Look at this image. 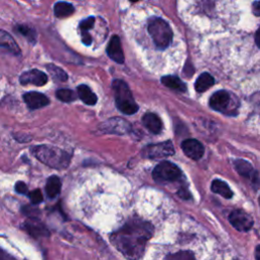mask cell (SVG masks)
<instances>
[{
    "instance_id": "6da1fadb",
    "label": "cell",
    "mask_w": 260,
    "mask_h": 260,
    "mask_svg": "<svg viewBox=\"0 0 260 260\" xmlns=\"http://www.w3.org/2000/svg\"><path fill=\"white\" fill-rule=\"evenodd\" d=\"M152 229L147 223L134 221L126 224L112 235L115 247L126 257L137 259L143 255L145 244L151 237Z\"/></svg>"
},
{
    "instance_id": "7a4b0ae2",
    "label": "cell",
    "mask_w": 260,
    "mask_h": 260,
    "mask_svg": "<svg viewBox=\"0 0 260 260\" xmlns=\"http://www.w3.org/2000/svg\"><path fill=\"white\" fill-rule=\"evenodd\" d=\"M32 151L39 161L51 168L64 169L70 163V154L54 146L39 145L34 147Z\"/></svg>"
},
{
    "instance_id": "3957f363",
    "label": "cell",
    "mask_w": 260,
    "mask_h": 260,
    "mask_svg": "<svg viewBox=\"0 0 260 260\" xmlns=\"http://www.w3.org/2000/svg\"><path fill=\"white\" fill-rule=\"evenodd\" d=\"M112 87L114 90L117 108L126 115L135 114L138 111V106L128 85L121 80H116L113 82Z\"/></svg>"
},
{
    "instance_id": "277c9868",
    "label": "cell",
    "mask_w": 260,
    "mask_h": 260,
    "mask_svg": "<svg viewBox=\"0 0 260 260\" xmlns=\"http://www.w3.org/2000/svg\"><path fill=\"white\" fill-rule=\"evenodd\" d=\"M147 32L154 45L159 49H166L172 41L173 32L170 24L163 18L152 17L148 20Z\"/></svg>"
},
{
    "instance_id": "5b68a950",
    "label": "cell",
    "mask_w": 260,
    "mask_h": 260,
    "mask_svg": "<svg viewBox=\"0 0 260 260\" xmlns=\"http://www.w3.org/2000/svg\"><path fill=\"white\" fill-rule=\"evenodd\" d=\"M180 169L171 162H162L152 171V177L158 182L175 181L180 177Z\"/></svg>"
},
{
    "instance_id": "8992f818",
    "label": "cell",
    "mask_w": 260,
    "mask_h": 260,
    "mask_svg": "<svg viewBox=\"0 0 260 260\" xmlns=\"http://www.w3.org/2000/svg\"><path fill=\"white\" fill-rule=\"evenodd\" d=\"M175 152L173 143L171 141H164L160 143L149 144L142 149V157L146 159H163L173 155Z\"/></svg>"
},
{
    "instance_id": "52a82bcc",
    "label": "cell",
    "mask_w": 260,
    "mask_h": 260,
    "mask_svg": "<svg viewBox=\"0 0 260 260\" xmlns=\"http://www.w3.org/2000/svg\"><path fill=\"white\" fill-rule=\"evenodd\" d=\"M232 98L230 93L227 91H219L215 93L210 99V106L215 111L221 113H230L231 112Z\"/></svg>"
},
{
    "instance_id": "ba28073f",
    "label": "cell",
    "mask_w": 260,
    "mask_h": 260,
    "mask_svg": "<svg viewBox=\"0 0 260 260\" xmlns=\"http://www.w3.org/2000/svg\"><path fill=\"white\" fill-rule=\"evenodd\" d=\"M229 219H230V223L232 224V226L240 232H247L253 226L252 218L248 214H246L245 212L240 211V210L234 211L230 215Z\"/></svg>"
},
{
    "instance_id": "9c48e42d",
    "label": "cell",
    "mask_w": 260,
    "mask_h": 260,
    "mask_svg": "<svg viewBox=\"0 0 260 260\" xmlns=\"http://www.w3.org/2000/svg\"><path fill=\"white\" fill-rule=\"evenodd\" d=\"M19 82L21 85H34L37 87H42L47 84L48 76L41 70L33 69L23 72L19 77Z\"/></svg>"
},
{
    "instance_id": "30bf717a",
    "label": "cell",
    "mask_w": 260,
    "mask_h": 260,
    "mask_svg": "<svg viewBox=\"0 0 260 260\" xmlns=\"http://www.w3.org/2000/svg\"><path fill=\"white\" fill-rule=\"evenodd\" d=\"M182 149L193 161H198L203 157L204 147L196 139H186L182 142Z\"/></svg>"
},
{
    "instance_id": "8fae6325",
    "label": "cell",
    "mask_w": 260,
    "mask_h": 260,
    "mask_svg": "<svg viewBox=\"0 0 260 260\" xmlns=\"http://www.w3.org/2000/svg\"><path fill=\"white\" fill-rule=\"evenodd\" d=\"M23 101L28 107L33 110L43 108L49 104V99L45 95L37 92H30L23 95Z\"/></svg>"
},
{
    "instance_id": "7c38bea8",
    "label": "cell",
    "mask_w": 260,
    "mask_h": 260,
    "mask_svg": "<svg viewBox=\"0 0 260 260\" xmlns=\"http://www.w3.org/2000/svg\"><path fill=\"white\" fill-rule=\"evenodd\" d=\"M108 56L115 62L122 64L124 62V54L121 48V42L118 36H113L107 48Z\"/></svg>"
},
{
    "instance_id": "4fadbf2b",
    "label": "cell",
    "mask_w": 260,
    "mask_h": 260,
    "mask_svg": "<svg viewBox=\"0 0 260 260\" xmlns=\"http://www.w3.org/2000/svg\"><path fill=\"white\" fill-rule=\"evenodd\" d=\"M130 126L129 124L122 119H111L107 122L104 123V131L110 132V133H125L129 130Z\"/></svg>"
},
{
    "instance_id": "5bb4252c",
    "label": "cell",
    "mask_w": 260,
    "mask_h": 260,
    "mask_svg": "<svg viewBox=\"0 0 260 260\" xmlns=\"http://www.w3.org/2000/svg\"><path fill=\"white\" fill-rule=\"evenodd\" d=\"M143 125L149 130L151 133L159 134L162 131L163 123L161 118L154 113H147L142 117Z\"/></svg>"
},
{
    "instance_id": "9a60e30c",
    "label": "cell",
    "mask_w": 260,
    "mask_h": 260,
    "mask_svg": "<svg viewBox=\"0 0 260 260\" xmlns=\"http://www.w3.org/2000/svg\"><path fill=\"white\" fill-rule=\"evenodd\" d=\"M235 168L241 176L250 178L252 181L256 182V184H258V173L254 171L252 165L249 162L244 160H237L235 162Z\"/></svg>"
},
{
    "instance_id": "2e32d148",
    "label": "cell",
    "mask_w": 260,
    "mask_h": 260,
    "mask_svg": "<svg viewBox=\"0 0 260 260\" xmlns=\"http://www.w3.org/2000/svg\"><path fill=\"white\" fill-rule=\"evenodd\" d=\"M0 47L7 49L10 53L14 55L20 54V49L14 39L5 31L0 30Z\"/></svg>"
},
{
    "instance_id": "e0dca14e",
    "label": "cell",
    "mask_w": 260,
    "mask_h": 260,
    "mask_svg": "<svg viewBox=\"0 0 260 260\" xmlns=\"http://www.w3.org/2000/svg\"><path fill=\"white\" fill-rule=\"evenodd\" d=\"M21 227L24 231H27L33 237H45V236L49 235V232L46 229V227L40 223L27 222V223H24Z\"/></svg>"
},
{
    "instance_id": "ac0fdd59",
    "label": "cell",
    "mask_w": 260,
    "mask_h": 260,
    "mask_svg": "<svg viewBox=\"0 0 260 260\" xmlns=\"http://www.w3.org/2000/svg\"><path fill=\"white\" fill-rule=\"evenodd\" d=\"M77 94H79L80 99L85 104H87V105L94 106L97 104L98 98L95 95V93L88 86H86V85L79 86V88H77Z\"/></svg>"
},
{
    "instance_id": "d6986e66",
    "label": "cell",
    "mask_w": 260,
    "mask_h": 260,
    "mask_svg": "<svg viewBox=\"0 0 260 260\" xmlns=\"http://www.w3.org/2000/svg\"><path fill=\"white\" fill-rule=\"evenodd\" d=\"M162 84L167 88L178 92H185L187 90L186 85L177 76H172V75L164 76L162 77Z\"/></svg>"
},
{
    "instance_id": "ffe728a7",
    "label": "cell",
    "mask_w": 260,
    "mask_h": 260,
    "mask_svg": "<svg viewBox=\"0 0 260 260\" xmlns=\"http://www.w3.org/2000/svg\"><path fill=\"white\" fill-rule=\"evenodd\" d=\"M61 190V181L57 176H52L48 179L46 183V193L48 197H56Z\"/></svg>"
},
{
    "instance_id": "44dd1931",
    "label": "cell",
    "mask_w": 260,
    "mask_h": 260,
    "mask_svg": "<svg viewBox=\"0 0 260 260\" xmlns=\"http://www.w3.org/2000/svg\"><path fill=\"white\" fill-rule=\"evenodd\" d=\"M215 84V79L210 73H202L199 75L195 83V90L198 93H203L206 90H209L211 87H213Z\"/></svg>"
},
{
    "instance_id": "7402d4cb",
    "label": "cell",
    "mask_w": 260,
    "mask_h": 260,
    "mask_svg": "<svg viewBox=\"0 0 260 260\" xmlns=\"http://www.w3.org/2000/svg\"><path fill=\"white\" fill-rule=\"evenodd\" d=\"M212 190H213V192L220 194L221 196H223L225 198H232V196H233V191L231 190L229 185L226 183V182H224L220 179H216L213 181Z\"/></svg>"
},
{
    "instance_id": "603a6c76",
    "label": "cell",
    "mask_w": 260,
    "mask_h": 260,
    "mask_svg": "<svg viewBox=\"0 0 260 260\" xmlns=\"http://www.w3.org/2000/svg\"><path fill=\"white\" fill-rule=\"evenodd\" d=\"M74 8L70 3L58 2L54 6V12L57 17H66L73 13Z\"/></svg>"
},
{
    "instance_id": "cb8c5ba5",
    "label": "cell",
    "mask_w": 260,
    "mask_h": 260,
    "mask_svg": "<svg viewBox=\"0 0 260 260\" xmlns=\"http://www.w3.org/2000/svg\"><path fill=\"white\" fill-rule=\"evenodd\" d=\"M47 70L49 71V73L52 75V77H53L55 81L66 82L68 79L67 73L63 69H61L60 67H57L54 64H48Z\"/></svg>"
},
{
    "instance_id": "d4e9b609",
    "label": "cell",
    "mask_w": 260,
    "mask_h": 260,
    "mask_svg": "<svg viewBox=\"0 0 260 260\" xmlns=\"http://www.w3.org/2000/svg\"><path fill=\"white\" fill-rule=\"evenodd\" d=\"M56 97L65 103H70L75 100V94L69 89H61L56 92Z\"/></svg>"
},
{
    "instance_id": "484cf974",
    "label": "cell",
    "mask_w": 260,
    "mask_h": 260,
    "mask_svg": "<svg viewBox=\"0 0 260 260\" xmlns=\"http://www.w3.org/2000/svg\"><path fill=\"white\" fill-rule=\"evenodd\" d=\"M17 31H18L21 35H23L25 38H27L30 42H32V43H35V42H36L37 35H36V32H35L33 29L27 27V25H18V27H17Z\"/></svg>"
},
{
    "instance_id": "4316f807",
    "label": "cell",
    "mask_w": 260,
    "mask_h": 260,
    "mask_svg": "<svg viewBox=\"0 0 260 260\" xmlns=\"http://www.w3.org/2000/svg\"><path fill=\"white\" fill-rule=\"evenodd\" d=\"M22 213L32 220H36L38 218V216L40 215L39 210L35 209V207H33V206H24L22 209Z\"/></svg>"
},
{
    "instance_id": "83f0119b",
    "label": "cell",
    "mask_w": 260,
    "mask_h": 260,
    "mask_svg": "<svg viewBox=\"0 0 260 260\" xmlns=\"http://www.w3.org/2000/svg\"><path fill=\"white\" fill-rule=\"evenodd\" d=\"M94 23H95V17H89L85 20H83L80 24V28L82 30V32H89L93 27H94Z\"/></svg>"
},
{
    "instance_id": "f1b7e54d",
    "label": "cell",
    "mask_w": 260,
    "mask_h": 260,
    "mask_svg": "<svg viewBox=\"0 0 260 260\" xmlns=\"http://www.w3.org/2000/svg\"><path fill=\"white\" fill-rule=\"evenodd\" d=\"M29 196H30V199L33 204H38L43 201V194H42L41 190H39V189H36V190H33L32 192H30Z\"/></svg>"
},
{
    "instance_id": "f546056e",
    "label": "cell",
    "mask_w": 260,
    "mask_h": 260,
    "mask_svg": "<svg viewBox=\"0 0 260 260\" xmlns=\"http://www.w3.org/2000/svg\"><path fill=\"white\" fill-rule=\"evenodd\" d=\"M15 190H16L17 193L25 194V193L28 192V187H27V185H25V183H23V182L19 181L15 184Z\"/></svg>"
},
{
    "instance_id": "4dcf8cb0",
    "label": "cell",
    "mask_w": 260,
    "mask_h": 260,
    "mask_svg": "<svg viewBox=\"0 0 260 260\" xmlns=\"http://www.w3.org/2000/svg\"><path fill=\"white\" fill-rule=\"evenodd\" d=\"M168 258H175V259H189V258H193L192 254H189L187 252H180V253H176L174 255H170L168 256Z\"/></svg>"
},
{
    "instance_id": "1f68e13d",
    "label": "cell",
    "mask_w": 260,
    "mask_h": 260,
    "mask_svg": "<svg viewBox=\"0 0 260 260\" xmlns=\"http://www.w3.org/2000/svg\"><path fill=\"white\" fill-rule=\"evenodd\" d=\"M83 42L85 45H91L92 44V38L88 32H82Z\"/></svg>"
},
{
    "instance_id": "d6a6232c",
    "label": "cell",
    "mask_w": 260,
    "mask_h": 260,
    "mask_svg": "<svg viewBox=\"0 0 260 260\" xmlns=\"http://www.w3.org/2000/svg\"><path fill=\"white\" fill-rule=\"evenodd\" d=\"M253 9H254V13L256 16L259 15V2L255 1L253 4Z\"/></svg>"
},
{
    "instance_id": "836d02e7",
    "label": "cell",
    "mask_w": 260,
    "mask_h": 260,
    "mask_svg": "<svg viewBox=\"0 0 260 260\" xmlns=\"http://www.w3.org/2000/svg\"><path fill=\"white\" fill-rule=\"evenodd\" d=\"M7 258H11L8 254H6L5 252L0 250V260H3V259H7Z\"/></svg>"
},
{
    "instance_id": "e575fe53",
    "label": "cell",
    "mask_w": 260,
    "mask_h": 260,
    "mask_svg": "<svg viewBox=\"0 0 260 260\" xmlns=\"http://www.w3.org/2000/svg\"><path fill=\"white\" fill-rule=\"evenodd\" d=\"M255 257H256V259H260V257H259V246H257V247H256V253H255Z\"/></svg>"
},
{
    "instance_id": "d590c367",
    "label": "cell",
    "mask_w": 260,
    "mask_h": 260,
    "mask_svg": "<svg viewBox=\"0 0 260 260\" xmlns=\"http://www.w3.org/2000/svg\"><path fill=\"white\" fill-rule=\"evenodd\" d=\"M130 1H131V2H136V1H138V0H130Z\"/></svg>"
}]
</instances>
